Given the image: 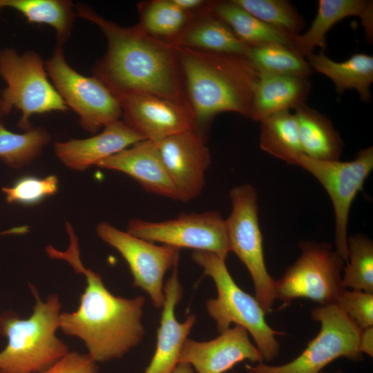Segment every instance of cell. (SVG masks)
I'll return each mask as SVG.
<instances>
[{"label": "cell", "instance_id": "obj_36", "mask_svg": "<svg viewBox=\"0 0 373 373\" xmlns=\"http://www.w3.org/2000/svg\"><path fill=\"white\" fill-rule=\"evenodd\" d=\"M359 350L372 357L373 356V327L361 330L359 338Z\"/></svg>", "mask_w": 373, "mask_h": 373}, {"label": "cell", "instance_id": "obj_2", "mask_svg": "<svg viewBox=\"0 0 373 373\" xmlns=\"http://www.w3.org/2000/svg\"><path fill=\"white\" fill-rule=\"evenodd\" d=\"M76 15L97 26L107 41V51L96 64L93 76L117 97L151 94L185 102L177 46L150 36L137 26L123 27L86 5L76 6Z\"/></svg>", "mask_w": 373, "mask_h": 373}, {"label": "cell", "instance_id": "obj_40", "mask_svg": "<svg viewBox=\"0 0 373 373\" xmlns=\"http://www.w3.org/2000/svg\"><path fill=\"white\" fill-rule=\"evenodd\" d=\"M334 373H343V372L341 370H338Z\"/></svg>", "mask_w": 373, "mask_h": 373}, {"label": "cell", "instance_id": "obj_22", "mask_svg": "<svg viewBox=\"0 0 373 373\" xmlns=\"http://www.w3.org/2000/svg\"><path fill=\"white\" fill-rule=\"evenodd\" d=\"M211 6L193 17L173 44L178 47L247 57L249 46L211 12Z\"/></svg>", "mask_w": 373, "mask_h": 373}, {"label": "cell", "instance_id": "obj_17", "mask_svg": "<svg viewBox=\"0 0 373 373\" xmlns=\"http://www.w3.org/2000/svg\"><path fill=\"white\" fill-rule=\"evenodd\" d=\"M146 140L140 133L119 119L104 127L95 135L86 139L57 142L54 150L58 159L67 167L84 171L92 165Z\"/></svg>", "mask_w": 373, "mask_h": 373}, {"label": "cell", "instance_id": "obj_21", "mask_svg": "<svg viewBox=\"0 0 373 373\" xmlns=\"http://www.w3.org/2000/svg\"><path fill=\"white\" fill-rule=\"evenodd\" d=\"M311 88L309 78L258 74L250 119L260 122L277 113L295 109L305 104Z\"/></svg>", "mask_w": 373, "mask_h": 373}, {"label": "cell", "instance_id": "obj_34", "mask_svg": "<svg viewBox=\"0 0 373 373\" xmlns=\"http://www.w3.org/2000/svg\"><path fill=\"white\" fill-rule=\"evenodd\" d=\"M334 304L361 329L373 327V293L345 289Z\"/></svg>", "mask_w": 373, "mask_h": 373}, {"label": "cell", "instance_id": "obj_11", "mask_svg": "<svg viewBox=\"0 0 373 373\" xmlns=\"http://www.w3.org/2000/svg\"><path fill=\"white\" fill-rule=\"evenodd\" d=\"M295 165L311 173L327 192L334 211L336 251L347 259V227L350 211L373 169V147L361 150L350 161L318 160L303 153Z\"/></svg>", "mask_w": 373, "mask_h": 373}, {"label": "cell", "instance_id": "obj_42", "mask_svg": "<svg viewBox=\"0 0 373 373\" xmlns=\"http://www.w3.org/2000/svg\"><path fill=\"white\" fill-rule=\"evenodd\" d=\"M1 91H0V99H1Z\"/></svg>", "mask_w": 373, "mask_h": 373}, {"label": "cell", "instance_id": "obj_25", "mask_svg": "<svg viewBox=\"0 0 373 373\" xmlns=\"http://www.w3.org/2000/svg\"><path fill=\"white\" fill-rule=\"evenodd\" d=\"M211 11L249 47L267 44H280L290 47L291 37L261 21L233 0L213 1Z\"/></svg>", "mask_w": 373, "mask_h": 373}, {"label": "cell", "instance_id": "obj_7", "mask_svg": "<svg viewBox=\"0 0 373 373\" xmlns=\"http://www.w3.org/2000/svg\"><path fill=\"white\" fill-rule=\"evenodd\" d=\"M311 315L320 323V330L299 356L285 364L269 365L262 362L246 365L247 370L256 373H321L338 358H362L358 347L362 329L336 305H318Z\"/></svg>", "mask_w": 373, "mask_h": 373}, {"label": "cell", "instance_id": "obj_24", "mask_svg": "<svg viewBox=\"0 0 373 373\" xmlns=\"http://www.w3.org/2000/svg\"><path fill=\"white\" fill-rule=\"evenodd\" d=\"M294 111L303 154L318 160H338L343 142L331 120L305 103Z\"/></svg>", "mask_w": 373, "mask_h": 373}, {"label": "cell", "instance_id": "obj_28", "mask_svg": "<svg viewBox=\"0 0 373 373\" xmlns=\"http://www.w3.org/2000/svg\"><path fill=\"white\" fill-rule=\"evenodd\" d=\"M247 58L259 75L309 78L313 72L305 57L280 44L250 46Z\"/></svg>", "mask_w": 373, "mask_h": 373}, {"label": "cell", "instance_id": "obj_19", "mask_svg": "<svg viewBox=\"0 0 373 373\" xmlns=\"http://www.w3.org/2000/svg\"><path fill=\"white\" fill-rule=\"evenodd\" d=\"M164 302L157 333V345L152 359L144 373H172L178 363L182 345L195 323L193 314L179 322L175 309L182 296L177 266L164 285Z\"/></svg>", "mask_w": 373, "mask_h": 373}, {"label": "cell", "instance_id": "obj_29", "mask_svg": "<svg viewBox=\"0 0 373 373\" xmlns=\"http://www.w3.org/2000/svg\"><path fill=\"white\" fill-rule=\"evenodd\" d=\"M136 25L150 36L173 44L194 15L179 8L172 0H152L138 5Z\"/></svg>", "mask_w": 373, "mask_h": 373}, {"label": "cell", "instance_id": "obj_20", "mask_svg": "<svg viewBox=\"0 0 373 373\" xmlns=\"http://www.w3.org/2000/svg\"><path fill=\"white\" fill-rule=\"evenodd\" d=\"M355 16L361 19L366 37L372 41L373 3L367 0H319L315 18L303 34L291 37L290 47L306 57L318 47L326 50V35L338 22Z\"/></svg>", "mask_w": 373, "mask_h": 373}, {"label": "cell", "instance_id": "obj_31", "mask_svg": "<svg viewBox=\"0 0 373 373\" xmlns=\"http://www.w3.org/2000/svg\"><path fill=\"white\" fill-rule=\"evenodd\" d=\"M343 269L344 289L373 293V242L369 238L362 234L348 238L347 259Z\"/></svg>", "mask_w": 373, "mask_h": 373}, {"label": "cell", "instance_id": "obj_32", "mask_svg": "<svg viewBox=\"0 0 373 373\" xmlns=\"http://www.w3.org/2000/svg\"><path fill=\"white\" fill-rule=\"evenodd\" d=\"M255 17L289 37L305 26L302 16L286 0H233Z\"/></svg>", "mask_w": 373, "mask_h": 373}, {"label": "cell", "instance_id": "obj_3", "mask_svg": "<svg viewBox=\"0 0 373 373\" xmlns=\"http://www.w3.org/2000/svg\"><path fill=\"white\" fill-rule=\"evenodd\" d=\"M185 102L203 133L224 112L250 118L258 73L244 56L177 46Z\"/></svg>", "mask_w": 373, "mask_h": 373}, {"label": "cell", "instance_id": "obj_35", "mask_svg": "<svg viewBox=\"0 0 373 373\" xmlns=\"http://www.w3.org/2000/svg\"><path fill=\"white\" fill-rule=\"evenodd\" d=\"M42 373H98L97 363L88 354L69 352Z\"/></svg>", "mask_w": 373, "mask_h": 373}, {"label": "cell", "instance_id": "obj_26", "mask_svg": "<svg viewBox=\"0 0 373 373\" xmlns=\"http://www.w3.org/2000/svg\"><path fill=\"white\" fill-rule=\"evenodd\" d=\"M260 122L261 149L289 164L295 165L297 158L303 153L294 113L290 111L279 112Z\"/></svg>", "mask_w": 373, "mask_h": 373}, {"label": "cell", "instance_id": "obj_16", "mask_svg": "<svg viewBox=\"0 0 373 373\" xmlns=\"http://www.w3.org/2000/svg\"><path fill=\"white\" fill-rule=\"evenodd\" d=\"M220 334L214 339L204 342L186 338L178 363L189 364L198 373H224L245 360L263 362L261 353L251 342L243 327L235 325Z\"/></svg>", "mask_w": 373, "mask_h": 373}, {"label": "cell", "instance_id": "obj_14", "mask_svg": "<svg viewBox=\"0 0 373 373\" xmlns=\"http://www.w3.org/2000/svg\"><path fill=\"white\" fill-rule=\"evenodd\" d=\"M156 144L178 200L185 202L197 198L204 187L205 174L211 164L203 133L188 130Z\"/></svg>", "mask_w": 373, "mask_h": 373}, {"label": "cell", "instance_id": "obj_5", "mask_svg": "<svg viewBox=\"0 0 373 373\" xmlns=\"http://www.w3.org/2000/svg\"><path fill=\"white\" fill-rule=\"evenodd\" d=\"M193 260L210 276L216 287L218 296L206 303L207 310L221 333L231 323L243 327L252 336L263 360L270 362L279 353L276 336L282 334L272 329L265 319L266 312L256 298L243 291L234 281L225 260L213 253L193 251Z\"/></svg>", "mask_w": 373, "mask_h": 373}, {"label": "cell", "instance_id": "obj_23", "mask_svg": "<svg viewBox=\"0 0 373 373\" xmlns=\"http://www.w3.org/2000/svg\"><path fill=\"white\" fill-rule=\"evenodd\" d=\"M306 59L312 69L332 81L338 94H343L347 89H354L363 102L371 101L370 87L373 82L372 55L358 52L344 61L338 62L321 52L309 54Z\"/></svg>", "mask_w": 373, "mask_h": 373}, {"label": "cell", "instance_id": "obj_6", "mask_svg": "<svg viewBox=\"0 0 373 373\" xmlns=\"http://www.w3.org/2000/svg\"><path fill=\"white\" fill-rule=\"evenodd\" d=\"M0 76L7 85L1 95L0 113L20 111L19 127L25 131L32 127L29 119L33 115L68 109L48 80L43 59L34 51L19 54L12 48L1 50Z\"/></svg>", "mask_w": 373, "mask_h": 373}, {"label": "cell", "instance_id": "obj_27", "mask_svg": "<svg viewBox=\"0 0 373 373\" xmlns=\"http://www.w3.org/2000/svg\"><path fill=\"white\" fill-rule=\"evenodd\" d=\"M2 8L21 13L30 23H44L54 28L57 44L69 38L75 19L73 4L66 0H0Z\"/></svg>", "mask_w": 373, "mask_h": 373}, {"label": "cell", "instance_id": "obj_12", "mask_svg": "<svg viewBox=\"0 0 373 373\" xmlns=\"http://www.w3.org/2000/svg\"><path fill=\"white\" fill-rule=\"evenodd\" d=\"M126 231L153 243L211 252L225 260L230 252L225 219L216 211L185 213L160 222L131 219Z\"/></svg>", "mask_w": 373, "mask_h": 373}, {"label": "cell", "instance_id": "obj_33", "mask_svg": "<svg viewBox=\"0 0 373 373\" xmlns=\"http://www.w3.org/2000/svg\"><path fill=\"white\" fill-rule=\"evenodd\" d=\"M59 180L55 175L43 178L26 175L18 179L10 186L2 188L8 203L36 204L53 195L58 191Z\"/></svg>", "mask_w": 373, "mask_h": 373}, {"label": "cell", "instance_id": "obj_10", "mask_svg": "<svg viewBox=\"0 0 373 373\" xmlns=\"http://www.w3.org/2000/svg\"><path fill=\"white\" fill-rule=\"evenodd\" d=\"M45 67L57 91L77 113L85 131L94 134L120 119L122 111L117 97L98 78L83 75L70 67L62 46L57 44Z\"/></svg>", "mask_w": 373, "mask_h": 373}, {"label": "cell", "instance_id": "obj_39", "mask_svg": "<svg viewBox=\"0 0 373 373\" xmlns=\"http://www.w3.org/2000/svg\"><path fill=\"white\" fill-rule=\"evenodd\" d=\"M248 370V373H256L252 370ZM321 373H327V372H321Z\"/></svg>", "mask_w": 373, "mask_h": 373}, {"label": "cell", "instance_id": "obj_18", "mask_svg": "<svg viewBox=\"0 0 373 373\" xmlns=\"http://www.w3.org/2000/svg\"><path fill=\"white\" fill-rule=\"evenodd\" d=\"M97 166L124 173L147 192L178 200L156 142L144 140L100 161Z\"/></svg>", "mask_w": 373, "mask_h": 373}, {"label": "cell", "instance_id": "obj_15", "mask_svg": "<svg viewBox=\"0 0 373 373\" xmlns=\"http://www.w3.org/2000/svg\"><path fill=\"white\" fill-rule=\"evenodd\" d=\"M118 99L123 120L146 140L157 142L183 131L198 130L186 102L151 94L126 95Z\"/></svg>", "mask_w": 373, "mask_h": 373}, {"label": "cell", "instance_id": "obj_38", "mask_svg": "<svg viewBox=\"0 0 373 373\" xmlns=\"http://www.w3.org/2000/svg\"><path fill=\"white\" fill-rule=\"evenodd\" d=\"M29 231V227L28 226H21L18 227H15L11 229H8L7 231L0 232V235L2 234H22L25 233L27 231Z\"/></svg>", "mask_w": 373, "mask_h": 373}, {"label": "cell", "instance_id": "obj_1", "mask_svg": "<svg viewBox=\"0 0 373 373\" xmlns=\"http://www.w3.org/2000/svg\"><path fill=\"white\" fill-rule=\"evenodd\" d=\"M66 231L70 239L67 249L61 251L48 245L46 252L51 258L64 260L76 273L82 274L86 285L77 310L60 314L59 329L66 335L80 338L96 363L122 358L144 336L141 321L145 298L113 295L100 274L84 266L78 238L68 222Z\"/></svg>", "mask_w": 373, "mask_h": 373}, {"label": "cell", "instance_id": "obj_8", "mask_svg": "<svg viewBox=\"0 0 373 373\" xmlns=\"http://www.w3.org/2000/svg\"><path fill=\"white\" fill-rule=\"evenodd\" d=\"M231 211L225 219L230 251L247 269L254 283L255 297L266 313L271 312L275 296V280L268 273L259 224L257 193L249 184L229 191Z\"/></svg>", "mask_w": 373, "mask_h": 373}, {"label": "cell", "instance_id": "obj_4", "mask_svg": "<svg viewBox=\"0 0 373 373\" xmlns=\"http://www.w3.org/2000/svg\"><path fill=\"white\" fill-rule=\"evenodd\" d=\"M30 289L35 304L29 318L11 311L0 315V334L7 338L0 352V373H42L69 352L56 336L61 307L58 294L44 301L34 285L30 284Z\"/></svg>", "mask_w": 373, "mask_h": 373}, {"label": "cell", "instance_id": "obj_41", "mask_svg": "<svg viewBox=\"0 0 373 373\" xmlns=\"http://www.w3.org/2000/svg\"><path fill=\"white\" fill-rule=\"evenodd\" d=\"M1 8H2V7H1V2H0V9H1Z\"/></svg>", "mask_w": 373, "mask_h": 373}, {"label": "cell", "instance_id": "obj_37", "mask_svg": "<svg viewBox=\"0 0 373 373\" xmlns=\"http://www.w3.org/2000/svg\"><path fill=\"white\" fill-rule=\"evenodd\" d=\"M172 373H194L192 367L186 363H178Z\"/></svg>", "mask_w": 373, "mask_h": 373}, {"label": "cell", "instance_id": "obj_13", "mask_svg": "<svg viewBox=\"0 0 373 373\" xmlns=\"http://www.w3.org/2000/svg\"><path fill=\"white\" fill-rule=\"evenodd\" d=\"M96 233L126 260L133 277V286L147 293L155 307L162 308L164 302V277L167 271L178 265L180 249L155 245L108 222L98 224Z\"/></svg>", "mask_w": 373, "mask_h": 373}, {"label": "cell", "instance_id": "obj_30", "mask_svg": "<svg viewBox=\"0 0 373 373\" xmlns=\"http://www.w3.org/2000/svg\"><path fill=\"white\" fill-rule=\"evenodd\" d=\"M50 140L44 128L31 127L23 133H15L0 122V158L13 168H21L37 158Z\"/></svg>", "mask_w": 373, "mask_h": 373}, {"label": "cell", "instance_id": "obj_9", "mask_svg": "<svg viewBox=\"0 0 373 373\" xmlns=\"http://www.w3.org/2000/svg\"><path fill=\"white\" fill-rule=\"evenodd\" d=\"M298 246V258L275 280L276 299L284 306L296 298H307L319 305L334 303L345 289L341 276L344 260L325 242H300Z\"/></svg>", "mask_w": 373, "mask_h": 373}]
</instances>
